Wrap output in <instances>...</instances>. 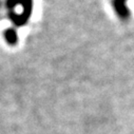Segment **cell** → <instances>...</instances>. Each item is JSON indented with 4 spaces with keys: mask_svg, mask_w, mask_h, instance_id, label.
I'll return each instance as SVG.
<instances>
[]
</instances>
